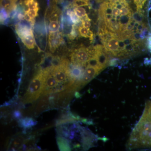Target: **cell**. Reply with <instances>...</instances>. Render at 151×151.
<instances>
[{"mask_svg": "<svg viewBox=\"0 0 151 151\" xmlns=\"http://www.w3.org/2000/svg\"><path fill=\"white\" fill-rule=\"evenodd\" d=\"M127 146L129 149L151 147V101L146 103L142 115L132 131Z\"/></svg>", "mask_w": 151, "mask_h": 151, "instance_id": "cell-1", "label": "cell"}, {"mask_svg": "<svg viewBox=\"0 0 151 151\" xmlns=\"http://www.w3.org/2000/svg\"><path fill=\"white\" fill-rule=\"evenodd\" d=\"M44 84V75L42 68L36 73L29 86L28 89L23 99L25 103H32L42 95Z\"/></svg>", "mask_w": 151, "mask_h": 151, "instance_id": "cell-2", "label": "cell"}, {"mask_svg": "<svg viewBox=\"0 0 151 151\" xmlns=\"http://www.w3.org/2000/svg\"><path fill=\"white\" fill-rule=\"evenodd\" d=\"M91 58L88 48L81 47L72 52L71 61L74 65L86 68L87 63Z\"/></svg>", "mask_w": 151, "mask_h": 151, "instance_id": "cell-3", "label": "cell"}, {"mask_svg": "<svg viewBox=\"0 0 151 151\" xmlns=\"http://www.w3.org/2000/svg\"><path fill=\"white\" fill-rule=\"evenodd\" d=\"M63 41L62 33L50 32L48 36L49 47L50 51L54 52L55 50L58 48Z\"/></svg>", "mask_w": 151, "mask_h": 151, "instance_id": "cell-4", "label": "cell"}, {"mask_svg": "<svg viewBox=\"0 0 151 151\" xmlns=\"http://www.w3.org/2000/svg\"><path fill=\"white\" fill-rule=\"evenodd\" d=\"M101 71H102V70L97 68L90 66H86L84 77L80 82L81 88L85 86L96 76L98 75Z\"/></svg>", "mask_w": 151, "mask_h": 151, "instance_id": "cell-5", "label": "cell"}, {"mask_svg": "<svg viewBox=\"0 0 151 151\" xmlns=\"http://www.w3.org/2000/svg\"><path fill=\"white\" fill-rule=\"evenodd\" d=\"M15 0H1V8L4 9L9 15L17 8Z\"/></svg>", "mask_w": 151, "mask_h": 151, "instance_id": "cell-6", "label": "cell"}, {"mask_svg": "<svg viewBox=\"0 0 151 151\" xmlns=\"http://www.w3.org/2000/svg\"><path fill=\"white\" fill-rule=\"evenodd\" d=\"M49 97V95H47V94L41 99L38 103L37 106L36 108L35 113L36 114H39L47 109L49 106L50 105Z\"/></svg>", "mask_w": 151, "mask_h": 151, "instance_id": "cell-7", "label": "cell"}, {"mask_svg": "<svg viewBox=\"0 0 151 151\" xmlns=\"http://www.w3.org/2000/svg\"><path fill=\"white\" fill-rule=\"evenodd\" d=\"M37 122L32 118L25 117L19 119L18 124L19 127L23 128L24 129H30L32 127L35 126Z\"/></svg>", "mask_w": 151, "mask_h": 151, "instance_id": "cell-8", "label": "cell"}, {"mask_svg": "<svg viewBox=\"0 0 151 151\" xmlns=\"http://www.w3.org/2000/svg\"><path fill=\"white\" fill-rule=\"evenodd\" d=\"M57 142L58 148L60 151H70L71 150L69 141L66 138L58 136L56 138Z\"/></svg>", "mask_w": 151, "mask_h": 151, "instance_id": "cell-9", "label": "cell"}, {"mask_svg": "<svg viewBox=\"0 0 151 151\" xmlns=\"http://www.w3.org/2000/svg\"><path fill=\"white\" fill-rule=\"evenodd\" d=\"M27 140L25 139L22 136H18L12 141L11 143V149L13 150H17L21 148Z\"/></svg>", "mask_w": 151, "mask_h": 151, "instance_id": "cell-10", "label": "cell"}, {"mask_svg": "<svg viewBox=\"0 0 151 151\" xmlns=\"http://www.w3.org/2000/svg\"><path fill=\"white\" fill-rule=\"evenodd\" d=\"M78 32L80 36L85 38H89V40L92 41L94 39V34L89 28L84 27L83 26L79 27Z\"/></svg>", "mask_w": 151, "mask_h": 151, "instance_id": "cell-11", "label": "cell"}, {"mask_svg": "<svg viewBox=\"0 0 151 151\" xmlns=\"http://www.w3.org/2000/svg\"><path fill=\"white\" fill-rule=\"evenodd\" d=\"M60 11L59 9L54 6L50 11L49 12L48 19L50 22L56 21H58L60 16Z\"/></svg>", "mask_w": 151, "mask_h": 151, "instance_id": "cell-12", "label": "cell"}, {"mask_svg": "<svg viewBox=\"0 0 151 151\" xmlns=\"http://www.w3.org/2000/svg\"><path fill=\"white\" fill-rule=\"evenodd\" d=\"M66 14L70 17V20L73 24L76 25L78 24L80 22H81V19L78 16L76 15V14L73 11H67Z\"/></svg>", "mask_w": 151, "mask_h": 151, "instance_id": "cell-13", "label": "cell"}, {"mask_svg": "<svg viewBox=\"0 0 151 151\" xmlns=\"http://www.w3.org/2000/svg\"><path fill=\"white\" fill-rule=\"evenodd\" d=\"M60 27L58 21H53L50 22L49 24V30L50 32H56L59 31Z\"/></svg>", "mask_w": 151, "mask_h": 151, "instance_id": "cell-14", "label": "cell"}, {"mask_svg": "<svg viewBox=\"0 0 151 151\" xmlns=\"http://www.w3.org/2000/svg\"><path fill=\"white\" fill-rule=\"evenodd\" d=\"M73 12L81 19L88 16L85 9L81 7H76L73 9Z\"/></svg>", "mask_w": 151, "mask_h": 151, "instance_id": "cell-15", "label": "cell"}, {"mask_svg": "<svg viewBox=\"0 0 151 151\" xmlns=\"http://www.w3.org/2000/svg\"><path fill=\"white\" fill-rule=\"evenodd\" d=\"M24 4L30 9H35L39 8L38 3L35 0H25Z\"/></svg>", "mask_w": 151, "mask_h": 151, "instance_id": "cell-16", "label": "cell"}, {"mask_svg": "<svg viewBox=\"0 0 151 151\" xmlns=\"http://www.w3.org/2000/svg\"><path fill=\"white\" fill-rule=\"evenodd\" d=\"M133 19L136 21L141 22H142L143 19V13L142 11H137L134 12L133 14Z\"/></svg>", "mask_w": 151, "mask_h": 151, "instance_id": "cell-17", "label": "cell"}, {"mask_svg": "<svg viewBox=\"0 0 151 151\" xmlns=\"http://www.w3.org/2000/svg\"><path fill=\"white\" fill-rule=\"evenodd\" d=\"M39 10V8L35 9H29L25 11V13L27 14L29 16L31 17L32 18H35L38 15V12Z\"/></svg>", "mask_w": 151, "mask_h": 151, "instance_id": "cell-18", "label": "cell"}, {"mask_svg": "<svg viewBox=\"0 0 151 151\" xmlns=\"http://www.w3.org/2000/svg\"><path fill=\"white\" fill-rule=\"evenodd\" d=\"M9 14L4 9L1 8V23L5 24V21L8 18Z\"/></svg>", "mask_w": 151, "mask_h": 151, "instance_id": "cell-19", "label": "cell"}, {"mask_svg": "<svg viewBox=\"0 0 151 151\" xmlns=\"http://www.w3.org/2000/svg\"><path fill=\"white\" fill-rule=\"evenodd\" d=\"M134 4L137 6V11L142 10L147 0H133Z\"/></svg>", "mask_w": 151, "mask_h": 151, "instance_id": "cell-20", "label": "cell"}, {"mask_svg": "<svg viewBox=\"0 0 151 151\" xmlns=\"http://www.w3.org/2000/svg\"><path fill=\"white\" fill-rule=\"evenodd\" d=\"M81 23H82V25L84 27L89 28L91 26V20L88 17V16H86L85 17L81 19Z\"/></svg>", "mask_w": 151, "mask_h": 151, "instance_id": "cell-21", "label": "cell"}, {"mask_svg": "<svg viewBox=\"0 0 151 151\" xmlns=\"http://www.w3.org/2000/svg\"><path fill=\"white\" fill-rule=\"evenodd\" d=\"M70 40L75 39L77 36V32L76 31V25L73 24L72 29L70 33L67 35Z\"/></svg>", "mask_w": 151, "mask_h": 151, "instance_id": "cell-22", "label": "cell"}, {"mask_svg": "<svg viewBox=\"0 0 151 151\" xmlns=\"http://www.w3.org/2000/svg\"><path fill=\"white\" fill-rule=\"evenodd\" d=\"M12 115L14 119H17V120L22 119V113L18 110H15L13 112Z\"/></svg>", "mask_w": 151, "mask_h": 151, "instance_id": "cell-23", "label": "cell"}, {"mask_svg": "<svg viewBox=\"0 0 151 151\" xmlns=\"http://www.w3.org/2000/svg\"><path fill=\"white\" fill-rule=\"evenodd\" d=\"M24 19L29 22L32 26H33L35 24V19L31 17L25 13H24Z\"/></svg>", "mask_w": 151, "mask_h": 151, "instance_id": "cell-24", "label": "cell"}, {"mask_svg": "<svg viewBox=\"0 0 151 151\" xmlns=\"http://www.w3.org/2000/svg\"><path fill=\"white\" fill-rule=\"evenodd\" d=\"M120 58H111L109 63V66H113L116 65L119 63H120Z\"/></svg>", "mask_w": 151, "mask_h": 151, "instance_id": "cell-25", "label": "cell"}, {"mask_svg": "<svg viewBox=\"0 0 151 151\" xmlns=\"http://www.w3.org/2000/svg\"><path fill=\"white\" fill-rule=\"evenodd\" d=\"M147 47L149 51L151 52V35L147 38Z\"/></svg>", "mask_w": 151, "mask_h": 151, "instance_id": "cell-26", "label": "cell"}, {"mask_svg": "<svg viewBox=\"0 0 151 151\" xmlns=\"http://www.w3.org/2000/svg\"><path fill=\"white\" fill-rule=\"evenodd\" d=\"M144 63L146 65H151V58L150 59H149L148 58H145Z\"/></svg>", "mask_w": 151, "mask_h": 151, "instance_id": "cell-27", "label": "cell"}, {"mask_svg": "<svg viewBox=\"0 0 151 151\" xmlns=\"http://www.w3.org/2000/svg\"><path fill=\"white\" fill-rule=\"evenodd\" d=\"M103 1H104V0H96V1H97V3L102 2Z\"/></svg>", "mask_w": 151, "mask_h": 151, "instance_id": "cell-28", "label": "cell"}, {"mask_svg": "<svg viewBox=\"0 0 151 151\" xmlns=\"http://www.w3.org/2000/svg\"><path fill=\"white\" fill-rule=\"evenodd\" d=\"M84 1H89L90 0H84Z\"/></svg>", "mask_w": 151, "mask_h": 151, "instance_id": "cell-29", "label": "cell"}, {"mask_svg": "<svg viewBox=\"0 0 151 151\" xmlns=\"http://www.w3.org/2000/svg\"><path fill=\"white\" fill-rule=\"evenodd\" d=\"M16 1H18V0H15Z\"/></svg>", "mask_w": 151, "mask_h": 151, "instance_id": "cell-30", "label": "cell"}, {"mask_svg": "<svg viewBox=\"0 0 151 151\" xmlns=\"http://www.w3.org/2000/svg\"><path fill=\"white\" fill-rule=\"evenodd\" d=\"M150 99L151 100V97H150Z\"/></svg>", "mask_w": 151, "mask_h": 151, "instance_id": "cell-31", "label": "cell"}]
</instances>
